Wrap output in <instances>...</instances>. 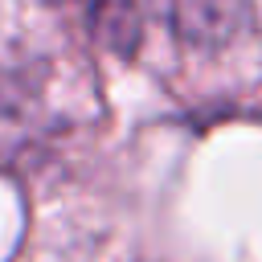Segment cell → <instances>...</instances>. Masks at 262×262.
<instances>
[{
  "instance_id": "6da1fadb",
  "label": "cell",
  "mask_w": 262,
  "mask_h": 262,
  "mask_svg": "<svg viewBox=\"0 0 262 262\" xmlns=\"http://www.w3.org/2000/svg\"><path fill=\"white\" fill-rule=\"evenodd\" d=\"M151 8L184 45L196 49L229 45L250 20V0H151Z\"/></svg>"
},
{
  "instance_id": "7a4b0ae2",
  "label": "cell",
  "mask_w": 262,
  "mask_h": 262,
  "mask_svg": "<svg viewBox=\"0 0 262 262\" xmlns=\"http://www.w3.org/2000/svg\"><path fill=\"white\" fill-rule=\"evenodd\" d=\"M49 4H86L94 12L98 33L119 53H131L139 45V25H135V4L131 0H49Z\"/></svg>"
}]
</instances>
